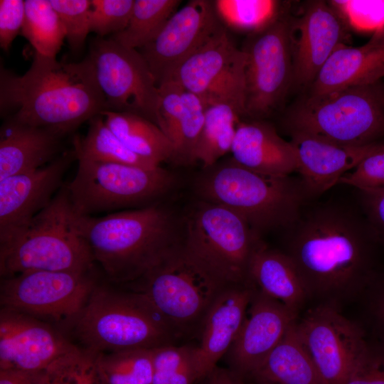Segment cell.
Wrapping results in <instances>:
<instances>
[{
    "label": "cell",
    "mask_w": 384,
    "mask_h": 384,
    "mask_svg": "<svg viewBox=\"0 0 384 384\" xmlns=\"http://www.w3.org/2000/svg\"><path fill=\"white\" fill-rule=\"evenodd\" d=\"M283 252L297 268L309 299L340 308L358 299L374 274L370 226L352 208L327 202L304 208L285 229Z\"/></svg>",
    "instance_id": "1"
},
{
    "label": "cell",
    "mask_w": 384,
    "mask_h": 384,
    "mask_svg": "<svg viewBox=\"0 0 384 384\" xmlns=\"http://www.w3.org/2000/svg\"><path fill=\"white\" fill-rule=\"evenodd\" d=\"M0 105L1 113L13 111L8 119L61 137L107 110L88 56L68 63L36 52L22 75L1 66Z\"/></svg>",
    "instance_id": "2"
},
{
    "label": "cell",
    "mask_w": 384,
    "mask_h": 384,
    "mask_svg": "<svg viewBox=\"0 0 384 384\" xmlns=\"http://www.w3.org/2000/svg\"><path fill=\"white\" fill-rule=\"evenodd\" d=\"M76 223L95 262L115 284L138 282L181 243L174 215L160 202L102 216L76 214Z\"/></svg>",
    "instance_id": "3"
},
{
    "label": "cell",
    "mask_w": 384,
    "mask_h": 384,
    "mask_svg": "<svg viewBox=\"0 0 384 384\" xmlns=\"http://www.w3.org/2000/svg\"><path fill=\"white\" fill-rule=\"evenodd\" d=\"M194 188L198 200L235 212L260 235L288 228L309 197L301 179L257 173L232 157L202 168Z\"/></svg>",
    "instance_id": "4"
},
{
    "label": "cell",
    "mask_w": 384,
    "mask_h": 384,
    "mask_svg": "<svg viewBox=\"0 0 384 384\" xmlns=\"http://www.w3.org/2000/svg\"><path fill=\"white\" fill-rule=\"evenodd\" d=\"M71 327L84 348L99 353L154 349L182 337L142 293L100 284Z\"/></svg>",
    "instance_id": "5"
},
{
    "label": "cell",
    "mask_w": 384,
    "mask_h": 384,
    "mask_svg": "<svg viewBox=\"0 0 384 384\" xmlns=\"http://www.w3.org/2000/svg\"><path fill=\"white\" fill-rule=\"evenodd\" d=\"M94 262L77 226L66 185L21 235L0 249L1 278L37 270L90 271Z\"/></svg>",
    "instance_id": "6"
},
{
    "label": "cell",
    "mask_w": 384,
    "mask_h": 384,
    "mask_svg": "<svg viewBox=\"0 0 384 384\" xmlns=\"http://www.w3.org/2000/svg\"><path fill=\"white\" fill-rule=\"evenodd\" d=\"M289 132L335 144L360 146L384 137V87L381 82L309 95L287 114Z\"/></svg>",
    "instance_id": "7"
},
{
    "label": "cell",
    "mask_w": 384,
    "mask_h": 384,
    "mask_svg": "<svg viewBox=\"0 0 384 384\" xmlns=\"http://www.w3.org/2000/svg\"><path fill=\"white\" fill-rule=\"evenodd\" d=\"M262 242L239 214L201 200L188 212L181 238L187 254L225 287L250 282V261Z\"/></svg>",
    "instance_id": "8"
},
{
    "label": "cell",
    "mask_w": 384,
    "mask_h": 384,
    "mask_svg": "<svg viewBox=\"0 0 384 384\" xmlns=\"http://www.w3.org/2000/svg\"><path fill=\"white\" fill-rule=\"evenodd\" d=\"M73 180L66 184L78 215L139 208L160 202L174 186V174L160 166L146 167L78 159Z\"/></svg>",
    "instance_id": "9"
},
{
    "label": "cell",
    "mask_w": 384,
    "mask_h": 384,
    "mask_svg": "<svg viewBox=\"0 0 384 384\" xmlns=\"http://www.w3.org/2000/svg\"><path fill=\"white\" fill-rule=\"evenodd\" d=\"M135 285L181 336L200 331L215 299L225 287L196 262L181 243Z\"/></svg>",
    "instance_id": "10"
},
{
    "label": "cell",
    "mask_w": 384,
    "mask_h": 384,
    "mask_svg": "<svg viewBox=\"0 0 384 384\" xmlns=\"http://www.w3.org/2000/svg\"><path fill=\"white\" fill-rule=\"evenodd\" d=\"M290 18L280 10L268 25L248 34L241 48L246 55L244 117H267L293 86Z\"/></svg>",
    "instance_id": "11"
},
{
    "label": "cell",
    "mask_w": 384,
    "mask_h": 384,
    "mask_svg": "<svg viewBox=\"0 0 384 384\" xmlns=\"http://www.w3.org/2000/svg\"><path fill=\"white\" fill-rule=\"evenodd\" d=\"M93 270H37L4 277L1 308L72 326L97 284Z\"/></svg>",
    "instance_id": "12"
},
{
    "label": "cell",
    "mask_w": 384,
    "mask_h": 384,
    "mask_svg": "<svg viewBox=\"0 0 384 384\" xmlns=\"http://www.w3.org/2000/svg\"><path fill=\"white\" fill-rule=\"evenodd\" d=\"M88 57L105 100L106 111L136 114L156 124L159 87L138 50L110 37L97 36L91 43Z\"/></svg>",
    "instance_id": "13"
},
{
    "label": "cell",
    "mask_w": 384,
    "mask_h": 384,
    "mask_svg": "<svg viewBox=\"0 0 384 384\" xmlns=\"http://www.w3.org/2000/svg\"><path fill=\"white\" fill-rule=\"evenodd\" d=\"M296 327L322 383L341 384L366 343L363 326L341 308L318 304L298 318Z\"/></svg>",
    "instance_id": "14"
},
{
    "label": "cell",
    "mask_w": 384,
    "mask_h": 384,
    "mask_svg": "<svg viewBox=\"0 0 384 384\" xmlns=\"http://www.w3.org/2000/svg\"><path fill=\"white\" fill-rule=\"evenodd\" d=\"M245 65V53L225 28L179 65L170 79L206 105L232 104L244 117Z\"/></svg>",
    "instance_id": "15"
},
{
    "label": "cell",
    "mask_w": 384,
    "mask_h": 384,
    "mask_svg": "<svg viewBox=\"0 0 384 384\" xmlns=\"http://www.w3.org/2000/svg\"><path fill=\"white\" fill-rule=\"evenodd\" d=\"M225 28L215 1L191 0L176 10L156 38L139 51L159 87Z\"/></svg>",
    "instance_id": "16"
},
{
    "label": "cell",
    "mask_w": 384,
    "mask_h": 384,
    "mask_svg": "<svg viewBox=\"0 0 384 384\" xmlns=\"http://www.w3.org/2000/svg\"><path fill=\"white\" fill-rule=\"evenodd\" d=\"M76 159L74 149L35 171L0 181V249L14 242L63 187V178Z\"/></svg>",
    "instance_id": "17"
},
{
    "label": "cell",
    "mask_w": 384,
    "mask_h": 384,
    "mask_svg": "<svg viewBox=\"0 0 384 384\" xmlns=\"http://www.w3.org/2000/svg\"><path fill=\"white\" fill-rule=\"evenodd\" d=\"M293 86L309 88L333 52L348 38L346 20L332 4L309 3L290 18Z\"/></svg>",
    "instance_id": "18"
},
{
    "label": "cell",
    "mask_w": 384,
    "mask_h": 384,
    "mask_svg": "<svg viewBox=\"0 0 384 384\" xmlns=\"http://www.w3.org/2000/svg\"><path fill=\"white\" fill-rule=\"evenodd\" d=\"M76 347L49 322L1 308L0 370L38 372Z\"/></svg>",
    "instance_id": "19"
},
{
    "label": "cell",
    "mask_w": 384,
    "mask_h": 384,
    "mask_svg": "<svg viewBox=\"0 0 384 384\" xmlns=\"http://www.w3.org/2000/svg\"><path fill=\"white\" fill-rule=\"evenodd\" d=\"M297 319V312L256 289L241 329L225 354L228 368L248 379Z\"/></svg>",
    "instance_id": "20"
},
{
    "label": "cell",
    "mask_w": 384,
    "mask_h": 384,
    "mask_svg": "<svg viewBox=\"0 0 384 384\" xmlns=\"http://www.w3.org/2000/svg\"><path fill=\"white\" fill-rule=\"evenodd\" d=\"M256 288L250 282L230 285L219 293L206 313L195 346L198 382L205 380L235 341Z\"/></svg>",
    "instance_id": "21"
},
{
    "label": "cell",
    "mask_w": 384,
    "mask_h": 384,
    "mask_svg": "<svg viewBox=\"0 0 384 384\" xmlns=\"http://www.w3.org/2000/svg\"><path fill=\"white\" fill-rule=\"evenodd\" d=\"M297 159V171L309 197L322 194L338 183L367 156L384 147V142L345 146L299 132H289Z\"/></svg>",
    "instance_id": "22"
},
{
    "label": "cell",
    "mask_w": 384,
    "mask_h": 384,
    "mask_svg": "<svg viewBox=\"0 0 384 384\" xmlns=\"http://www.w3.org/2000/svg\"><path fill=\"white\" fill-rule=\"evenodd\" d=\"M384 78V28L358 47L340 45L328 58L309 87L319 95L351 87L375 84Z\"/></svg>",
    "instance_id": "23"
},
{
    "label": "cell",
    "mask_w": 384,
    "mask_h": 384,
    "mask_svg": "<svg viewBox=\"0 0 384 384\" xmlns=\"http://www.w3.org/2000/svg\"><path fill=\"white\" fill-rule=\"evenodd\" d=\"M230 152L238 164L257 173L288 176L297 171V154L291 142L261 119L238 122Z\"/></svg>",
    "instance_id": "24"
},
{
    "label": "cell",
    "mask_w": 384,
    "mask_h": 384,
    "mask_svg": "<svg viewBox=\"0 0 384 384\" xmlns=\"http://www.w3.org/2000/svg\"><path fill=\"white\" fill-rule=\"evenodd\" d=\"M61 138L48 129L7 119L0 132V181L51 162L60 151Z\"/></svg>",
    "instance_id": "25"
},
{
    "label": "cell",
    "mask_w": 384,
    "mask_h": 384,
    "mask_svg": "<svg viewBox=\"0 0 384 384\" xmlns=\"http://www.w3.org/2000/svg\"><path fill=\"white\" fill-rule=\"evenodd\" d=\"M249 279L260 292L298 314L309 299L291 259L283 251L272 249L264 242L251 259Z\"/></svg>",
    "instance_id": "26"
},
{
    "label": "cell",
    "mask_w": 384,
    "mask_h": 384,
    "mask_svg": "<svg viewBox=\"0 0 384 384\" xmlns=\"http://www.w3.org/2000/svg\"><path fill=\"white\" fill-rule=\"evenodd\" d=\"M296 323L247 380L255 384H323Z\"/></svg>",
    "instance_id": "27"
},
{
    "label": "cell",
    "mask_w": 384,
    "mask_h": 384,
    "mask_svg": "<svg viewBox=\"0 0 384 384\" xmlns=\"http://www.w3.org/2000/svg\"><path fill=\"white\" fill-rule=\"evenodd\" d=\"M108 127L132 152L156 166L171 161V142L157 124L136 114L104 111Z\"/></svg>",
    "instance_id": "28"
},
{
    "label": "cell",
    "mask_w": 384,
    "mask_h": 384,
    "mask_svg": "<svg viewBox=\"0 0 384 384\" xmlns=\"http://www.w3.org/2000/svg\"><path fill=\"white\" fill-rule=\"evenodd\" d=\"M242 111L229 103L206 105L205 119L198 139L195 161L202 168L210 166L230 151Z\"/></svg>",
    "instance_id": "29"
},
{
    "label": "cell",
    "mask_w": 384,
    "mask_h": 384,
    "mask_svg": "<svg viewBox=\"0 0 384 384\" xmlns=\"http://www.w3.org/2000/svg\"><path fill=\"white\" fill-rule=\"evenodd\" d=\"M73 147L76 159L118 163L154 167L151 162L129 150L106 124L102 114L89 121V127L83 137L75 136Z\"/></svg>",
    "instance_id": "30"
},
{
    "label": "cell",
    "mask_w": 384,
    "mask_h": 384,
    "mask_svg": "<svg viewBox=\"0 0 384 384\" xmlns=\"http://www.w3.org/2000/svg\"><path fill=\"white\" fill-rule=\"evenodd\" d=\"M179 0H134L127 27L110 38L132 49H141L152 41L177 10Z\"/></svg>",
    "instance_id": "31"
},
{
    "label": "cell",
    "mask_w": 384,
    "mask_h": 384,
    "mask_svg": "<svg viewBox=\"0 0 384 384\" xmlns=\"http://www.w3.org/2000/svg\"><path fill=\"white\" fill-rule=\"evenodd\" d=\"M21 34L41 55L56 58L65 38L64 26L50 0H26Z\"/></svg>",
    "instance_id": "32"
},
{
    "label": "cell",
    "mask_w": 384,
    "mask_h": 384,
    "mask_svg": "<svg viewBox=\"0 0 384 384\" xmlns=\"http://www.w3.org/2000/svg\"><path fill=\"white\" fill-rule=\"evenodd\" d=\"M101 354L77 346L32 375L36 384H105L99 366Z\"/></svg>",
    "instance_id": "33"
},
{
    "label": "cell",
    "mask_w": 384,
    "mask_h": 384,
    "mask_svg": "<svg viewBox=\"0 0 384 384\" xmlns=\"http://www.w3.org/2000/svg\"><path fill=\"white\" fill-rule=\"evenodd\" d=\"M153 349L102 353L99 366L105 384H153Z\"/></svg>",
    "instance_id": "34"
},
{
    "label": "cell",
    "mask_w": 384,
    "mask_h": 384,
    "mask_svg": "<svg viewBox=\"0 0 384 384\" xmlns=\"http://www.w3.org/2000/svg\"><path fill=\"white\" fill-rule=\"evenodd\" d=\"M205 111L204 102L184 90L182 113L170 139L174 148L171 161L179 165L196 162L195 151L204 123Z\"/></svg>",
    "instance_id": "35"
},
{
    "label": "cell",
    "mask_w": 384,
    "mask_h": 384,
    "mask_svg": "<svg viewBox=\"0 0 384 384\" xmlns=\"http://www.w3.org/2000/svg\"><path fill=\"white\" fill-rule=\"evenodd\" d=\"M215 4L225 28L248 34L265 27L280 11L279 2L271 0H220Z\"/></svg>",
    "instance_id": "36"
},
{
    "label": "cell",
    "mask_w": 384,
    "mask_h": 384,
    "mask_svg": "<svg viewBox=\"0 0 384 384\" xmlns=\"http://www.w3.org/2000/svg\"><path fill=\"white\" fill-rule=\"evenodd\" d=\"M195 346L168 345L154 348L153 384H195L198 382Z\"/></svg>",
    "instance_id": "37"
},
{
    "label": "cell",
    "mask_w": 384,
    "mask_h": 384,
    "mask_svg": "<svg viewBox=\"0 0 384 384\" xmlns=\"http://www.w3.org/2000/svg\"><path fill=\"white\" fill-rule=\"evenodd\" d=\"M65 31V38L73 50L82 48L90 29V0H50Z\"/></svg>",
    "instance_id": "38"
},
{
    "label": "cell",
    "mask_w": 384,
    "mask_h": 384,
    "mask_svg": "<svg viewBox=\"0 0 384 384\" xmlns=\"http://www.w3.org/2000/svg\"><path fill=\"white\" fill-rule=\"evenodd\" d=\"M134 0H92L90 29L98 37L112 36L127 26Z\"/></svg>",
    "instance_id": "39"
},
{
    "label": "cell",
    "mask_w": 384,
    "mask_h": 384,
    "mask_svg": "<svg viewBox=\"0 0 384 384\" xmlns=\"http://www.w3.org/2000/svg\"><path fill=\"white\" fill-rule=\"evenodd\" d=\"M367 336L384 343V271L376 272L360 297Z\"/></svg>",
    "instance_id": "40"
},
{
    "label": "cell",
    "mask_w": 384,
    "mask_h": 384,
    "mask_svg": "<svg viewBox=\"0 0 384 384\" xmlns=\"http://www.w3.org/2000/svg\"><path fill=\"white\" fill-rule=\"evenodd\" d=\"M341 384H384V343L368 336L365 347Z\"/></svg>",
    "instance_id": "41"
},
{
    "label": "cell",
    "mask_w": 384,
    "mask_h": 384,
    "mask_svg": "<svg viewBox=\"0 0 384 384\" xmlns=\"http://www.w3.org/2000/svg\"><path fill=\"white\" fill-rule=\"evenodd\" d=\"M346 21L359 31L384 28V1H333Z\"/></svg>",
    "instance_id": "42"
},
{
    "label": "cell",
    "mask_w": 384,
    "mask_h": 384,
    "mask_svg": "<svg viewBox=\"0 0 384 384\" xmlns=\"http://www.w3.org/2000/svg\"><path fill=\"white\" fill-rule=\"evenodd\" d=\"M338 183L353 186L361 192L384 188V147L367 156L353 170L346 174Z\"/></svg>",
    "instance_id": "43"
},
{
    "label": "cell",
    "mask_w": 384,
    "mask_h": 384,
    "mask_svg": "<svg viewBox=\"0 0 384 384\" xmlns=\"http://www.w3.org/2000/svg\"><path fill=\"white\" fill-rule=\"evenodd\" d=\"M25 18V1H0V46L8 50L21 32Z\"/></svg>",
    "instance_id": "44"
},
{
    "label": "cell",
    "mask_w": 384,
    "mask_h": 384,
    "mask_svg": "<svg viewBox=\"0 0 384 384\" xmlns=\"http://www.w3.org/2000/svg\"><path fill=\"white\" fill-rule=\"evenodd\" d=\"M361 193L366 220L376 242L384 245V188Z\"/></svg>",
    "instance_id": "45"
},
{
    "label": "cell",
    "mask_w": 384,
    "mask_h": 384,
    "mask_svg": "<svg viewBox=\"0 0 384 384\" xmlns=\"http://www.w3.org/2000/svg\"><path fill=\"white\" fill-rule=\"evenodd\" d=\"M206 384H255L251 380L243 378L229 368L216 366L205 379Z\"/></svg>",
    "instance_id": "46"
},
{
    "label": "cell",
    "mask_w": 384,
    "mask_h": 384,
    "mask_svg": "<svg viewBox=\"0 0 384 384\" xmlns=\"http://www.w3.org/2000/svg\"><path fill=\"white\" fill-rule=\"evenodd\" d=\"M0 384H36L32 373L0 370Z\"/></svg>",
    "instance_id": "47"
},
{
    "label": "cell",
    "mask_w": 384,
    "mask_h": 384,
    "mask_svg": "<svg viewBox=\"0 0 384 384\" xmlns=\"http://www.w3.org/2000/svg\"><path fill=\"white\" fill-rule=\"evenodd\" d=\"M380 82H381V83H382V85H383V87H384V78H383V80H380Z\"/></svg>",
    "instance_id": "48"
}]
</instances>
